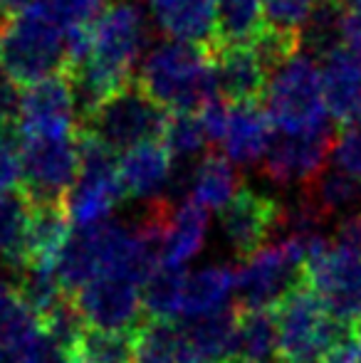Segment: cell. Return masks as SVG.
Wrapping results in <instances>:
<instances>
[{
  "instance_id": "1",
  "label": "cell",
  "mask_w": 361,
  "mask_h": 363,
  "mask_svg": "<svg viewBox=\"0 0 361 363\" xmlns=\"http://www.w3.org/2000/svg\"><path fill=\"white\" fill-rule=\"evenodd\" d=\"M136 82L171 114L201 111L203 104L221 96L211 48L176 40H164L146 55Z\"/></svg>"
},
{
  "instance_id": "2",
  "label": "cell",
  "mask_w": 361,
  "mask_h": 363,
  "mask_svg": "<svg viewBox=\"0 0 361 363\" xmlns=\"http://www.w3.org/2000/svg\"><path fill=\"white\" fill-rule=\"evenodd\" d=\"M0 67L20 91L67 72V40L43 0L0 20Z\"/></svg>"
},
{
  "instance_id": "3",
  "label": "cell",
  "mask_w": 361,
  "mask_h": 363,
  "mask_svg": "<svg viewBox=\"0 0 361 363\" xmlns=\"http://www.w3.org/2000/svg\"><path fill=\"white\" fill-rule=\"evenodd\" d=\"M169 119L171 111L151 99L134 77V82L116 89L77 121V129L99 139L114 153H126L149 141H164Z\"/></svg>"
},
{
  "instance_id": "4",
  "label": "cell",
  "mask_w": 361,
  "mask_h": 363,
  "mask_svg": "<svg viewBox=\"0 0 361 363\" xmlns=\"http://www.w3.org/2000/svg\"><path fill=\"white\" fill-rule=\"evenodd\" d=\"M265 111L277 134H312L332 124L322 89V67L302 50L270 77Z\"/></svg>"
},
{
  "instance_id": "5",
  "label": "cell",
  "mask_w": 361,
  "mask_h": 363,
  "mask_svg": "<svg viewBox=\"0 0 361 363\" xmlns=\"http://www.w3.org/2000/svg\"><path fill=\"white\" fill-rule=\"evenodd\" d=\"M307 245L304 240H274L260 252L235 267L238 311L277 309L292 289L307 279Z\"/></svg>"
},
{
  "instance_id": "6",
  "label": "cell",
  "mask_w": 361,
  "mask_h": 363,
  "mask_svg": "<svg viewBox=\"0 0 361 363\" xmlns=\"http://www.w3.org/2000/svg\"><path fill=\"white\" fill-rule=\"evenodd\" d=\"M77 148L79 176L67 196V213L74 228H91L109 220L111 211L126 198V191L119 178V153L79 129Z\"/></svg>"
},
{
  "instance_id": "7",
  "label": "cell",
  "mask_w": 361,
  "mask_h": 363,
  "mask_svg": "<svg viewBox=\"0 0 361 363\" xmlns=\"http://www.w3.org/2000/svg\"><path fill=\"white\" fill-rule=\"evenodd\" d=\"M20 188L33 206L67 203L79 176L77 129L60 136H20Z\"/></svg>"
},
{
  "instance_id": "8",
  "label": "cell",
  "mask_w": 361,
  "mask_h": 363,
  "mask_svg": "<svg viewBox=\"0 0 361 363\" xmlns=\"http://www.w3.org/2000/svg\"><path fill=\"white\" fill-rule=\"evenodd\" d=\"M307 282L332 319L352 326L361 314V252H352L327 238L307 245Z\"/></svg>"
},
{
  "instance_id": "9",
  "label": "cell",
  "mask_w": 361,
  "mask_h": 363,
  "mask_svg": "<svg viewBox=\"0 0 361 363\" xmlns=\"http://www.w3.org/2000/svg\"><path fill=\"white\" fill-rule=\"evenodd\" d=\"M337 136V124H329L312 134H274L262 158V171L279 186H292V183L309 186L319 173L327 171V161L334 153Z\"/></svg>"
},
{
  "instance_id": "10",
  "label": "cell",
  "mask_w": 361,
  "mask_h": 363,
  "mask_svg": "<svg viewBox=\"0 0 361 363\" xmlns=\"http://www.w3.org/2000/svg\"><path fill=\"white\" fill-rule=\"evenodd\" d=\"M77 129V99L67 72L52 74L20 91L18 134L60 136Z\"/></svg>"
},
{
  "instance_id": "11",
  "label": "cell",
  "mask_w": 361,
  "mask_h": 363,
  "mask_svg": "<svg viewBox=\"0 0 361 363\" xmlns=\"http://www.w3.org/2000/svg\"><path fill=\"white\" fill-rule=\"evenodd\" d=\"M89 329L134 334L146 321L139 284L114 274H101L72 294Z\"/></svg>"
},
{
  "instance_id": "12",
  "label": "cell",
  "mask_w": 361,
  "mask_h": 363,
  "mask_svg": "<svg viewBox=\"0 0 361 363\" xmlns=\"http://www.w3.org/2000/svg\"><path fill=\"white\" fill-rule=\"evenodd\" d=\"M279 213H282V203L252 188H240L235 198L223 208V235L240 262L260 252L267 240L277 233Z\"/></svg>"
},
{
  "instance_id": "13",
  "label": "cell",
  "mask_w": 361,
  "mask_h": 363,
  "mask_svg": "<svg viewBox=\"0 0 361 363\" xmlns=\"http://www.w3.org/2000/svg\"><path fill=\"white\" fill-rule=\"evenodd\" d=\"M218 91L231 106H265L270 72L250 45L211 50Z\"/></svg>"
},
{
  "instance_id": "14",
  "label": "cell",
  "mask_w": 361,
  "mask_h": 363,
  "mask_svg": "<svg viewBox=\"0 0 361 363\" xmlns=\"http://www.w3.org/2000/svg\"><path fill=\"white\" fill-rule=\"evenodd\" d=\"M319 67L329 119L337 129L361 126V65L347 52V48H339L327 55Z\"/></svg>"
},
{
  "instance_id": "15",
  "label": "cell",
  "mask_w": 361,
  "mask_h": 363,
  "mask_svg": "<svg viewBox=\"0 0 361 363\" xmlns=\"http://www.w3.org/2000/svg\"><path fill=\"white\" fill-rule=\"evenodd\" d=\"M119 178L126 196L141 198L144 203L164 198L161 191H166L174 178V158L164 141L134 146L119 156Z\"/></svg>"
},
{
  "instance_id": "16",
  "label": "cell",
  "mask_w": 361,
  "mask_h": 363,
  "mask_svg": "<svg viewBox=\"0 0 361 363\" xmlns=\"http://www.w3.org/2000/svg\"><path fill=\"white\" fill-rule=\"evenodd\" d=\"M149 8L169 40L213 48L216 0H149Z\"/></svg>"
},
{
  "instance_id": "17",
  "label": "cell",
  "mask_w": 361,
  "mask_h": 363,
  "mask_svg": "<svg viewBox=\"0 0 361 363\" xmlns=\"http://www.w3.org/2000/svg\"><path fill=\"white\" fill-rule=\"evenodd\" d=\"M238 324H240L238 306L226 304L211 314L186 319L181 331L201 363H228L235 359Z\"/></svg>"
},
{
  "instance_id": "18",
  "label": "cell",
  "mask_w": 361,
  "mask_h": 363,
  "mask_svg": "<svg viewBox=\"0 0 361 363\" xmlns=\"http://www.w3.org/2000/svg\"><path fill=\"white\" fill-rule=\"evenodd\" d=\"M272 131L274 126L265 106H233L231 126L223 141V156L238 166H250L265 158L274 136Z\"/></svg>"
},
{
  "instance_id": "19",
  "label": "cell",
  "mask_w": 361,
  "mask_h": 363,
  "mask_svg": "<svg viewBox=\"0 0 361 363\" xmlns=\"http://www.w3.org/2000/svg\"><path fill=\"white\" fill-rule=\"evenodd\" d=\"M33 206V203H30ZM74 225L70 220L67 203H43L33 206L25 242V262H48L55 264L57 255L67 245Z\"/></svg>"
},
{
  "instance_id": "20",
  "label": "cell",
  "mask_w": 361,
  "mask_h": 363,
  "mask_svg": "<svg viewBox=\"0 0 361 363\" xmlns=\"http://www.w3.org/2000/svg\"><path fill=\"white\" fill-rule=\"evenodd\" d=\"M43 334L40 316L13 282L0 279V351L20 356Z\"/></svg>"
},
{
  "instance_id": "21",
  "label": "cell",
  "mask_w": 361,
  "mask_h": 363,
  "mask_svg": "<svg viewBox=\"0 0 361 363\" xmlns=\"http://www.w3.org/2000/svg\"><path fill=\"white\" fill-rule=\"evenodd\" d=\"M235 289V269L228 264H211L188 274L183 284L181 314L186 319L211 314L228 304V296Z\"/></svg>"
},
{
  "instance_id": "22",
  "label": "cell",
  "mask_w": 361,
  "mask_h": 363,
  "mask_svg": "<svg viewBox=\"0 0 361 363\" xmlns=\"http://www.w3.org/2000/svg\"><path fill=\"white\" fill-rule=\"evenodd\" d=\"M265 0H216V40L211 50L250 45L262 30Z\"/></svg>"
},
{
  "instance_id": "23",
  "label": "cell",
  "mask_w": 361,
  "mask_h": 363,
  "mask_svg": "<svg viewBox=\"0 0 361 363\" xmlns=\"http://www.w3.org/2000/svg\"><path fill=\"white\" fill-rule=\"evenodd\" d=\"M349 8L344 0H314L309 20L302 30V50L322 62L334 50L344 48V20Z\"/></svg>"
},
{
  "instance_id": "24",
  "label": "cell",
  "mask_w": 361,
  "mask_h": 363,
  "mask_svg": "<svg viewBox=\"0 0 361 363\" xmlns=\"http://www.w3.org/2000/svg\"><path fill=\"white\" fill-rule=\"evenodd\" d=\"M238 176L233 171L231 161L221 153H206L203 161H198L191 178V201L198 203L206 211L226 208L235 198Z\"/></svg>"
},
{
  "instance_id": "25",
  "label": "cell",
  "mask_w": 361,
  "mask_h": 363,
  "mask_svg": "<svg viewBox=\"0 0 361 363\" xmlns=\"http://www.w3.org/2000/svg\"><path fill=\"white\" fill-rule=\"evenodd\" d=\"M208 230V211L198 203L186 201L181 208H176L174 223L169 230V242L164 252V267H181L201 252L206 242Z\"/></svg>"
},
{
  "instance_id": "26",
  "label": "cell",
  "mask_w": 361,
  "mask_h": 363,
  "mask_svg": "<svg viewBox=\"0 0 361 363\" xmlns=\"http://www.w3.org/2000/svg\"><path fill=\"white\" fill-rule=\"evenodd\" d=\"M279 356V326L277 311H240V324H238L235 339V361L255 363Z\"/></svg>"
},
{
  "instance_id": "27",
  "label": "cell",
  "mask_w": 361,
  "mask_h": 363,
  "mask_svg": "<svg viewBox=\"0 0 361 363\" xmlns=\"http://www.w3.org/2000/svg\"><path fill=\"white\" fill-rule=\"evenodd\" d=\"M186 341L181 324L146 319L134 331V363H183Z\"/></svg>"
},
{
  "instance_id": "28",
  "label": "cell",
  "mask_w": 361,
  "mask_h": 363,
  "mask_svg": "<svg viewBox=\"0 0 361 363\" xmlns=\"http://www.w3.org/2000/svg\"><path fill=\"white\" fill-rule=\"evenodd\" d=\"M188 274L181 267H159L141 287V309L151 321H174L181 314L183 284Z\"/></svg>"
},
{
  "instance_id": "29",
  "label": "cell",
  "mask_w": 361,
  "mask_h": 363,
  "mask_svg": "<svg viewBox=\"0 0 361 363\" xmlns=\"http://www.w3.org/2000/svg\"><path fill=\"white\" fill-rule=\"evenodd\" d=\"M13 284L40 319L67 294L60 284L55 264L48 262H25L23 267L15 269Z\"/></svg>"
},
{
  "instance_id": "30",
  "label": "cell",
  "mask_w": 361,
  "mask_h": 363,
  "mask_svg": "<svg viewBox=\"0 0 361 363\" xmlns=\"http://www.w3.org/2000/svg\"><path fill=\"white\" fill-rule=\"evenodd\" d=\"M304 193L332 218L342 211H349L361 201V181L347 176L339 168H332V171L327 168L309 186H304Z\"/></svg>"
},
{
  "instance_id": "31",
  "label": "cell",
  "mask_w": 361,
  "mask_h": 363,
  "mask_svg": "<svg viewBox=\"0 0 361 363\" xmlns=\"http://www.w3.org/2000/svg\"><path fill=\"white\" fill-rule=\"evenodd\" d=\"M40 326H43V334H48L52 341H57L65 351L74 356L82 336L87 334V321H84L82 311H79L77 301H74L72 294H65L48 314L40 319Z\"/></svg>"
},
{
  "instance_id": "32",
  "label": "cell",
  "mask_w": 361,
  "mask_h": 363,
  "mask_svg": "<svg viewBox=\"0 0 361 363\" xmlns=\"http://www.w3.org/2000/svg\"><path fill=\"white\" fill-rule=\"evenodd\" d=\"M77 363H134V334L87 329L77 351Z\"/></svg>"
},
{
  "instance_id": "33",
  "label": "cell",
  "mask_w": 361,
  "mask_h": 363,
  "mask_svg": "<svg viewBox=\"0 0 361 363\" xmlns=\"http://www.w3.org/2000/svg\"><path fill=\"white\" fill-rule=\"evenodd\" d=\"M164 144L169 148L174 166H181L183 161L201 156V151L208 146V139L203 134L198 111H176L171 114L169 126H166Z\"/></svg>"
},
{
  "instance_id": "34",
  "label": "cell",
  "mask_w": 361,
  "mask_h": 363,
  "mask_svg": "<svg viewBox=\"0 0 361 363\" xmlns=\"http://www.w3.org/2000/svg\"><path fill=\"white\" fill-rule=\"evenodd\" d=\"M314 0H265L262 5V20L267 28L279 33L302 35L304 25L312 13Z\"/></svg>"
},
{
  "instance_id": "35",
  "label": "cell",
  "mask_w": 361,
  "mask_h": 363,
  "mask_svg": "<svg viewBox=\"0 0 361 363\" xmlns=\"http://www.w3.org/2000/svg\"><path fill=\"white\" fill-rule=\"evenodd\" d=\"M23 181L18 126H0V191H15Z\"/></svg>"
},
{
  "instance_id": "36",
  "label": "cell",
  "mask_w": 361,
  "mask_h": 363,
  "mask_svg": "<svg viewBox=\"0 0 361 363\" xmlns=\"http://www.w3.org/2000/svg\"><path fill=\"white\" fill-rule=\"evenodd\" d=\"M332 156L339 171L361 181V126L339 129L337 146H334Z\"/></svg>"
},
{
  "instance_id": "37",
  "label": "cell",
  "mask_w": 361,
  "mask_h": 363,
  "mask_svg": "<svg viewBox=\"0 0 361 363\" xmlns=\"http://www.w3.org/2000/svg\"><path fill=\"white\" fill-rule=\"evenodd\" d=\"M231 106L223 96H216L208 104H203V109L198 111V119H201L203 134L208 139V146H223L228 134V126H231Z\"/></svg>"
},
{
  "instance_id": "38",
  "label": "cell",
  "mask_w": 361,
  "mask_h": 363,
  "mask_svg": "<svg viewBox=\"0 0 361 363\" xmlns=\"http://www.w3.org/2000/svg\"><path fill=\"white\" fill-rule=\"evenodd\" d=\"M20 363H74V356L65 351L48 334H40L28 349L20 354Z\"/></svg>"
},
{
  "instance_id": "39",
  "label": "cell",
  "mask_w": 361,
  "mask_h": 363,
  "mask_svg": "<svg viewBox=\"0 0 361 363\" xmlns=\"http://www.w3.org/2000/svg\"><path fill=\"white\" fill-rule=\"evenodd\" d=\"M344 48L361 65V13L349 10L344 20Z\"/></svg>"
},
{
  "instance_id": "40",
  "label": "cell",
  "mask_w": 361,
  "mask_h": 363,
  "mask_svg": "<svg viewBox=\"0 0 361 363\" xmlns=\"http://www.w3.org/2000/svg\"><path fill=\"white\" fill-rule=\"evenodd\" d=\"M30 3H35V0H0V20L15 18V15L23 13Z\"/></svg>"
},
{
  "instance_id": "41",
  "label": "cell",
  "mask_w": 361,
  "mask_h": 363,
  "mask_svg": "<svg viewBox=\"0 0 361 363\" xmlns=\"http://www.w3.org/2000/svg\"><path fill=\"white\" fill-rule=\"evenodd\" d=\"M0 363H20V356L5 354V351H0Z\"/></svg>"
},
{
  "instance_id": "42",
  "label": "cell",
  "mask_w": 361,
  "mask_h": 363,
  "mask_svg": "<svg viewBox=\"0 0 361 363\" xmlns=\"http://www.w3.org/2000/svg\"><path fill=\"white\" fill-rule=\"evenodd\" d=\"M352 334H354V339H357L359 346H361V314H359V319L352 324Z\"/></svg>"
},
{
  "instance_id": "43",
  "label": "cell",
  "mask_w": 361,
  "mask_h": 363,
  "mask_svg": "<svg viewBox=\"0 0 361 363\" xmlns=\"http://www.w3.org/2000/svg\"><path fill=\"white\" fill-rule=\"evenodd\" d=\"M3 198H5V191H0V206H3Z\"/></svg>"
},
{
  "instance_id": "44",
  "label": "cell",
  "mask_w": 361,
  "mask_h": 363,
  "mask_svg": "<svg viewBox=\"0 0 361 363\" xmlns=\"http://www.w3.org/2000/svg\"><path fill=\"white\" fill-rule=\"evenodd\" d=\"M74 363H77V361H74Z\"/></svg>"
}]
</instances>
